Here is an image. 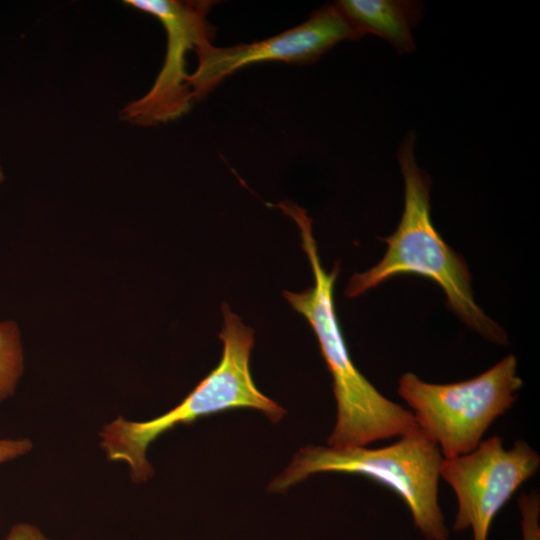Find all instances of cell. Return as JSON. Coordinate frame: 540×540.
Wrapping results in <instances>:
<instances>
[{"instance_id":"10","label":"cell","mask_w":540,"mask_h":540,"mask_svg":"<svg viewBox=\"0 0 540 540\" xmlns=\"http://www.w3.org/2000/svg\"><path fill=\"white\" fill-rule=\"evenodd\" d=\"M21 330L14 320L0 321V403L12 397L24 373Z\"/></svg>"},{"instance_id":"2","label":"cell","mask_w":540,"mask_h":540,"mask_svg":"<svg viewBox=\"0 0 540 540\" xmlns=\"http://www.w3.org/2000/svg\"><path fill=\"white\" fill-rule=\"evenodd\" d=\"M415 134L410 132L398 149L404 179V210L395 232L384 238L387 250L372 268L354 273L345 295L355 298L401 274H416L435 282L445 293L448 307L484 338L504 344L505 331L477 305L471 274L463 257L445 243L430 215L429 175L414 156Z\"/></svg>"},{"instance_id":"11","label":"cell","mask_w":540,"mask_h":540,"mask_svg":"<svg viewBox=\"0 0 540 540\" xmlns=\"http://www.w3.org/2000/svg\"><path fill=\"white\" fill-rule=\"evenodd\" d=\"M521 516L522 540H540V498L536 491L517 500Z\"/></svg>"},{"instance_id":"13","label":"cell","mask_w":540,"mask_h":540,"mask_svg":"<svg viewBox=\"0 0 540 540\" xmlns=\"http://www.w3.org/2000/svg\"><path fill=\"white\" fill-rule=\"evenodd\" d=\"M4 540H51L35 524L21 521L12 525Z\"/></svg>"},{"instance_id":"7","label":"cell","mask_w":540,"mask_h":540,"mask_svg":"<svg viewBox=\"0 0 540 540\" xmlns=\"http://www.w3.org/2000/svg\"><path fill=\"white\" fill-rule=\"evenodd\" d=\"M364 33L342 12L336 2L314 11L302 24L270 38L230 47L204 42L194 50L195 72L188 76L194 98H203L226 77L248 66L268 61L308 64L343 40H356Z\"/></svg>"},{"instance_id":"4","label":"cell","mask_w":540,"mask_h":540,"mask_svg":"<svg viewBox=\"0 0 540 540\" xmlns=\"http://www.w3.org/2000/svg\"><path fill=\"white\" fill-rule=\"evenodd\" d=\"M398 438L381 448L304 447L273 480L270 490H286L321 472L363 475L391 489L404 501L414 526L426 540H448L449 529L438 502L444 457L419 428Z\"/></svg>"},{"instance_id":"3","label":"cell","mask_w":540,"mask_h":540,"mask_svg":"<svg viewBox=\"0 0 540 540\" xmlns=\"http://www.w3.org/2000/svg\"><path fill=\"white\" fill-rule=\"evenodd\" d=\"M222 315L221 359L177 406L147 421L118 416L99 431L100 447L107 460L126 464L132 482L144 483L153 476L147 450L158 437L178 425L237 408L259 410L274 423L284 416L285 410L260 392L252 379L249 363L254 330L226 302L222 304Z\"/></svg>"},{"instance_id":"1","label":"cell","mask_w":540,"mask_h":540,"mask_svg":"<svg viewBox=\"0 0 540 540\" xmlns=\"http://www.w3.org/2000/svg\"><path fill=\"white\" fill-rule=\"evenodd\" d=\"M276 206L297 224L301 247L313 273L312 287L302 292L284 291L283 296L308 321L332 376L337 418L328 445L363 447L418 429L413 413L382 395L355 366L335 309L334 287L340 264L335 262L330 271L323 268L307 211L289 201Z\"/></svg>"},{"instance_id":"12","label":"cell","mask_w":540,"mask_h":540,"mask_svg":"<svg viewBox=\"0 0 540 540\" xmlns=\"http://www.w3.org/2000/svg\"><path fill=\"white\" fill-rule=\"evenodd\" d=\"M33 449L30 438H5L0 439V465L23 457Z\"/></svg>"},{"instance_id":"8","label":"cell","mask_w":540,"mask_h":540,"mask_svg":"<svg viewBox=\"0 0 540 540\" xmlns=\"http://www.w3.org/2000/svg\"><path fill=\"white\" fill-rule=\"evenodd\" d=\"M127 3L156 16L168 35L164 66L150 92L135 103V116L144 123L174 119L185 113L195 99L187 83L185 54L213 41L215 28L207 16L215 2L132 0Z\"/></svg>"},{"instance_id":"5","label":"cell","mask_w":540,"mask_h":540,"mask_svg":"<svg viewBox=\"0 0 540 540\" xmlns=\"http://www.w3.org/2000/svg\"><path fill=\"white\" fill-rule=\"evenodd\" d=\"M523 381L509 354L478 376L448 384L428 383L411 372L398 393L411 408L420 431L444 458L474 450L491 424L517 400Z\"/></svg>"},{"instance_id":"9","label":"cell","mask_w":540,"mask_h":540,"mask_svg":"<svg viewBox=\"0 0 540 540\" xmlns=\"http://www.w3.org/2000/svg\"><path fill=\"white\" fill-rule=\"evenodd\" d=\"M336 4L365 34L387 40L399 53L415 49L412 29L422 17L423 5L407 0H340Z\"/></svg>"},{"instance_id":"6","label":"cell","mask_w":540,"mask_h":540,"mask_svg":"<svg viewBox=\"0 0 540 540\" xmlns=\"http://www.w3.org/2000/svg\"><path fill=\"white\" fill-rule=\"evenodd\" d=\"M539 466V454L526 441L516 440L506 449L497 435L466 454L444 458L440 477L457 499L453 529H470L473 540H488L498 512Z\"/></svg>"}]
</instances>
